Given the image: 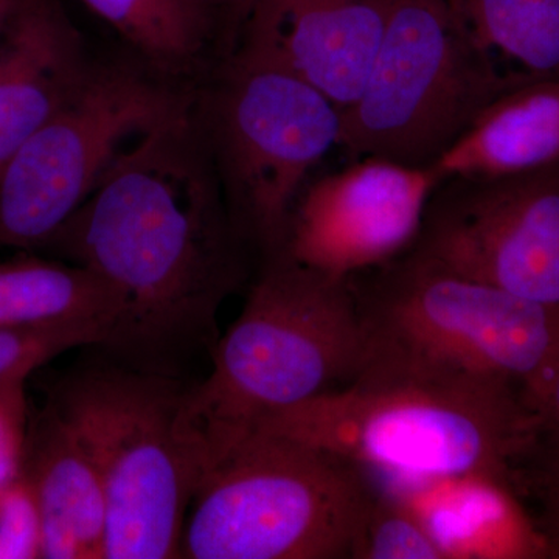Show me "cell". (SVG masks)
Wrapping results in <instances>:
<instances>
[{
	"instance_id": "obj_1",
	"label": "cell",
	"mask_w": 559,
	"mask_h": 559,
	"mask_svg": "<svg viewBox=\"0 0 559 559\" xmlns=\"http://www.w3.org/2000/svg\"><path fill=\"white\" fill-rule=\"evenodd\" d=\"M43 249L119 294V318L97 345L109 362L175 380L212 359L221 305L245 277L246 245L189 108L121 150Z\"/></svg>"
},
{
	"instance_id": "obj_2",
	"label": "cell",
	"mask_w": 559,
	"mask_h": 559,
	"mask_svg": "<svg viewBox=\"0 0 559 559\" xmlns=\"http://www.w3.org/2000/svg\"><path fill=\"white\" fill-rule=\"evenodd\" d=\"M360 358L352 278L283 253L263 260L240 316L221 334L207 378L187 384L180 400L176 426L200 484L261 419L353 381Z\"/></svg>"
},
{
	"instance_id": "obj_3",
	"label": "cell",
	"mask_w": 559,
	"mask_h": 559,
	"mask_svg": "<svg viewBox=\"0 0 559 559\" xmlns=\"http://www.w3.org/2000/svg\"><path fill=\"white\" fill-rule=\"evenodd\" d=\"M257 429L340 455L385 485L473 477L518 492L530 447L521 390L479 380L356 377Z\"/></svg>"
},
{
	"instance_id": "obj_4",
	"label": "cell",
	"mask_w": 559,
	"mask_h": 559,
	"mask_svg": "<svg viewBox=\"0 0 559 559\" xmlns=\"http://www.w3.org/2000/svg\"><path fill=\"white\" fill-rule=\"evenodd\" d=\"M352 283L362 330L356 377L522 390L557 333L559 307L463 277L411 249Z\"/></svg>"
},
{
	"instance_id": "obj_5",
	"label": "cell",
	"mask_w": 559,
	"mask_h": 559,
	"mask_svg": "<svg viewBox=\"0 0 559 559\" xmlns=\"http://www.w3.org/2000/svg\"><path fill=\"white\" fill-rule=\"evenodd\" d=\"M378 489L340 455L252 430L201 480L182 558L352 559Z\"/></svg>"
},
{
	"instance_id": "obj_6",
	"label": "cell",
	"mask_w": 559,
	"mask_h": 559,
	"mask_svg": "<svg viewBox=\"0 0 559 559\" xmlns=\"http://www.w3.org/2000/svg\"><path fill=\"white\" fill-rule=\"evenodd\" d=\"M187 384L109 362L72 378L55 406L100 473L105 559L182 558L200 471L178 433Z\"/></svg>"
},
{
	"instance_id": "obj_7",
	"label": "cell",
	"mask_w": 559,
	"mask_h": 559,
	"mask_svg": "<svg viewBox=\"0 0 559 559\" xmlns=\"http://www.w3.org/2000/svg\"><path fill=\"white\" fill-rule=\"evenodd\" d=\"M530 81L507 75L448 0H393L380 49L337 146L349 160L429 167L496 98Z\"/></svg>"
},
{
	"instance_id": "obj_8",
	"label": "cell",
	"mask_w": 559,
	"mask_h": 559,
	"mask_svg": "<svg viewBox=\"0 0 559 559\" xmlns=\"http://www.w3.org/2000/svg\"><path fill=\"white\" fill-rule=\"evenodd\" d=\"M341 112L288 70L234 51L212 102V153L235 229L277 255L308 175L337 146Z\"/></svg>"
},
{
	"instance_id": "obj_9",
	"label": "cell",
	"mask_w": 559,
	"mask_h": 559,
	"mask_svg": "<svg viewBox=\"0 0 559 559\" xmlns=\"http://www.w3.org/2000/svg\"><path fill=\"white\" fill-rule=\"evenodd\" d=\"M187 109L156 80L92 69L72 98L0 170V248H44L94 191L124 140Z\"/></svg>"
},
{
	"instance_id": "obj_10",
	"label": "cell",
	"mask_w": 559,
	"mask_h": 559,
	"mask_svg": "<svg viewBox=\"0 0 559 559\" xmlns=\"http://www.w3.org/2000/svg\"><path fill=\"white\" fill-rule=\"evenodd\" d=\"M411 250L511 296L559 307V162L440 180Z\"/></svg>"
},
{
	"instance_id": "obj_11",
	"label": "cell",
	"mask_w": 559,
	"mask_h": 559,
	"mask_svg": "<svg viewBox=\"0 0 559 559\" xmlns=\"http://www.w3.org/2000/svg\"><path fill=\"white\" fill-rule=\"evenodd\" d=\"M439 183L432 167L352 160L305 186L278 253L341 278L380 267L414 246Z\"/></svg>"
},
{
	"instance_id": "obj_12",
	"label": "cell",
	"mask_w": 559,
	"mask_h": 559,
	"mask_svg": "<svg viewBox=\"0 0 559 559\" xmlns=\"http://www.w3.org/2000/svg\"><path fill=\"white\" fill-rule=\"evenodd\" d=\"M393 0H252L235 51L307 81L340 112L359 97Z\"/></svg>"
},
{
	"instance_id": "obj_13",
	"label": "cell",
	"mask_w": 559,
	"mask_h": 559,
	"mask_svg": "<svg viewBox=\"0 0 559 559\" xmlns=\"http://www.w3.org/2000/svg\"><path fill=\"white\" fill-rule=\"evenodd\" d=\"M91 70L60 0H17L0 32V170L79 94Z\"/></svg>"
},
{
	"instance_id": "obj_14",
	"label": "cell",
	"mask_w": 559,
	"mask_h": 559,
	"mask_svg": "<svg viewBox=\"0 0 559 559\" xmlns=\"http://www.w3.org/2000/svg\"><path fill=\"white\" fill-rule=\"evenodd\" d=\"M22 473L38 502L43 558L105 559L106 498L100 473L53 403L28 426Z\"/></svg>"
},
{
	"instance_id": "obj_15",
	"label": "cell",
	"mask_w": 559,
	"mask_h": 559,
	"mask_svg": "<svg viewBox=\"0 0 559 559\" xmlns=\"http://www.w3.org/2000/svg\"><path fill=\"white\" fill-rule=\"evenodd\" d=\"M385 487L414 507L447 559H551L535 520L509 485L468 477Z\"/></svg>"
},
{
	"instance_id": "obj_16",
	"label": "cell",
	"mask_w": 559,
	"mask_h": 559,
	"mask_svg": "<svg viewBox=\"0 0 559 559\" xmlns=\"http://www.w3.org/2000/svg\"><path fill=\"white\" fill-rule=\"evenodd\" d=\"M557 162L559 80H539L496 98L429 167L440 180L500 178Z\"/></svg>"
},
{
	"instance_id": "obj_17",
	"label": "cell",
	"mask_w": 559,
	"mask_h": 559,
	"mask_svg": "<svg viewBox=\"0 0 559 559\" xmlns=\"http://www.w3.org/2000/svg\"><path fill=\"white\" fill-rule=\"evenodd\" d=\"M120 311L117 290L90 267L40 259L0 263V329L97 322L109 333Z\"/></svg>"
},
{
	"instance_id": "obj_18",
	"label": "cell",
	"mask_w": 559,
	"mask_h": 559,
	"mask_svg": "<svg viewBox=\"0 0 559 559\" xmlns=\"http://www.w3.org/2000/svg\"><path fill=\"white\" fill-rule=\"evenodd\" d=\"M159 72H190L210 47L237 39L207 0H81Z\"/></svg>"
},
{
	"instance_id": "obj_19",
	"label": "cell",
	"mask_w": 559,
	"mask_h": 559,
	"mask_svg": "<svg viewBox=\"0 0 559 559\" xmlns=\"http://www.w3.org/2000/svg\"><path fill=\"white\" fill-rule=\"evenodd\" d=\"M507 75L559 80V0H448Z\"/></svg>"
},
{
	"instance_id": "obj_20",
	"label": "cell",
	"mask_w": 559,
	"mask_h": 559,
	"mask_svg": "<svg viewBox=\"0 0 559 559\" xmlns=\"http://www.w3.org/2000/svg\"><path fill=\"white\" fill-rule=\"evenodd\" d=\"M530 417V447L520 474V496L559 480V320L546 358L521 390Z\"/></svg>"
},
{
	"instance_id": "obj_21",
	"label": "cell",
	"mask_w": 559,
	"mask_h": 559,
	"mask_svg": "<svg viewBox=\"0 0 559 559\" xmlns=\"http://www.w3.org/2000/svg\"><path fill=\"white\" fill-rule=\"evenodd\" d=\"M352 559H447V555L414 507L380 484L356 536Z\"/></svg>"
},
{
	"instance_id": "obj_22",
	"label": "cell",
	"mask_w": 559,
	"mask_h": 559,
	"mask_svg": "<svg viewBox=\"0 0 559 559\" xmlns=\"http://www.w3.org/2000/svg\"><path fill=\"white\" fill-rule=\"evenodd\" d=\"M106 334L108 326L97 322L0 329V385L31 377L68 349L102 344Z\"/></svg>"
},
{
	"instance_id": "obj_23",
	"label": "cell",
	"mask_w": 559,
	"mask_h": 559,
	"mask_svg": "<svg viewBox=\"0 0 559 559\" xmlns=\"http://www.w3.org/2000/svg\"><path fill=\"white\" fill-rule=\"evenodd\" d=\"M43 558V525L24 473L0 489V559Z\"/></svg>"
},
{
	"instance_id": "obj_24",
	"label": "cell",
	"mask_w": 559,
	"mask_h": 559,
	"mask_svg": "<svg viewBox=\"0 0 559 559\" xmlns=\"http://www.w3.org/2000/svg\"><path fill=\"white\" fill-rule=\"evenodd\" d=\"M27 378L0 385V489L21 476L27 450Z\"/></svg>"
},
{
	"instance_id": "obj_25",
	"label": "cell",
	"mask_w": 559,
	"mask_h": 559,
	"mask_svg": "<svg viewBox=\"0 0 559 559\" xmlns=\"http://www.w3.org/2000/svg\"><path fill=\"white\" fill-rule=\"evenodd\" d=\"M532 498L538 502V516H533L536 527L546 540L551 559H559V480L538 489Z\"/></svg>"
},
{
	"instance_id": "obj_26",
	"label": "cell",
	"mask_w": 559,
	"mask_h": 559,
	"mask_svg": "<svg viewBox=\"0 0 559 559\" xmlns=\"http://www.w3.org/2000/svg\"><path fill=\"white\" fill-rule=\"evenodd\" d=\"M218 9L221 17L226 22L230 32L240 39L241 28L245 25L246 16L252 0H213Z\"/></svg>"
},
{
	"instance_id": "obj_27",
	"label": "cell",
	"mask_w": 559,
	"mask_h": 559,
	"mask_svg": "<svg viewBox=\"0 0 559 559\" xmlns=\"http://www.w3.org/2000/svg\"><path fill=\"white\" fill-rule=\"evenodd\" d=\"M16 3L17 0H0V32L3 31L7 22H9L11 13H13Z\"/></svg>"
},
{
	"instance_id": "obj_28",
	"label": "cell",
	"mask_w": 559,
	"mask_h": 559,
	"mask_svg": "<svg viewBox=\"0 0 559 559\" xmlns=\"http://www.w3.org/2000/svg\"><path fill=\"white\" fill-rule=\"evenodd\" d=\"M207 2L210 3V5H212V7H213V9H215V10H216V13H218V14H219L218 9H216V7H215V2H213V0H207ZM219 16H221V14H219ZM221 20H223V17H221Z\"/></svg>"
}]
</instances>
